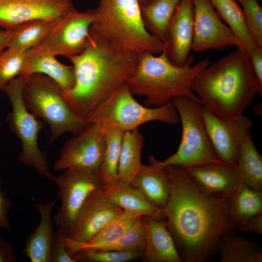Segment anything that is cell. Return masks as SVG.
<instances>
[{"label": "cell", "instance_id": "1", "mask_svg": "<svg viewBox=\"0 0 262 262\" xmlns=\"http://www.w3.org/2000/svg\"><path fill=\"white\" fill-rule=\"evenodd\" d=\"M164 168L169 194L163 210L177 249L183 262H205L222 237L236 230L229 215V198L205 193L180 166Z\"/></svg>", "mask_w": 262, "mask_h": 262}, {"label": "cell", "instance_id": "2", "mask_svg": "<svg viewBox=\"0 0 262 262\" xmlns=\"http://www.w3.org/2000/svg\"><path fill=\"white\" fill-rule=\"evenodd\" d=\"M139 55L119 49L91 27L84 49L67 57L72 64L75 83L63 91L73 112L85 118L134 72Z\"/></svg>", "mask_w": 262, "mask_h": 262}, {"label": "cell", "instance_id": "3", "mask_svg": "<svg viewBox=\"0 0 262 262\" xmlns=\"http://www.w3.org/2000/svg\"><path fill=\"white\" fill-rule=\"evenodd\" d=\"M192 90L202 106L227 123L240 119L255 95L262 96L243 48L209 64L195 78Z\"/></svg>", "mask_w": 262, "mask_h": 262}, {"label": "cell", "instance_id": "4", "mask_svg": "<svg viewBox=\"0 0 262 262\" xmlns=\"http://www.w3.org/2000/svg\"><path fill=\"white\" fill-rule=\"evenodd\" d=\"M180 66L171 63L162 52L159 55L150 53L139 55L136 68L126 82L131 93L146 97L145 104L149 107L162 106L175 97L187 96L200 102L193 92L196 76L209 64L204 59Z\"/></svg>", "mask_w": 262, "mask_h": 262}, {"label": "cell", "instance_id": "5", "mask_svg": "<svg viewBox=\"0 0 262 262\" xmlns=\"http://www.w3.org/2000/svg\"><path fill=\"white\" fill-rule=\"evenodd\" d=\"M91 28L114 47L137 55L159 54L164 43L143 22L138 0H98Z\"/></svg>", "mask_w": 262, "mask_h": 262}, {"label": "cell", "instance_id": "6", "mask_svg": "<svg viewBox=\"0 0 262 262\" xmlns=\"http://www.w3.org/2000/svg\"><path fill=\"white\" fill-rule=\"evenodd\" d=\"M22 98L28 110L49 124L51 133L49 143L66 132L77 134L89 124L85 118L73 112L63 89L45 75L33 73L27 77Z\"/></svg>", "mask_w": 262, "mask_h": 262}, {"label": "cell", "instance_id": "7", "mask_svg": "<svg viewBox=\"0 0 262 262\" xmlns=\"http://www.w3.org/2000/svg\"><path fill=\"white\" fill-rule=\"evenodd\" d=\"M125 83L98 105L85 118L88 123L99 124L102 129L118 128L124 132L138 129L144 123L159 121L177 124L180 118L172 101L155 108L139 103Z\"/></svg>", "mask_w": 262, "mask_h": 262}, {"label": "cell", "instance_id": "8", "mask_svg": "<svg viewBox=\"0 0 262 262\" xmlns=\"http://www.w3.org/2000/svg\"><path fill=\"white\" fill-rule=\"evenodd\" d=\"M171 101L181 122L180 144L177 151L164 161H158L150 156V163L160 168L176 165L183 168L224 163L218 158L207 135L200 113L202 104L185 96L174 98Z\"/></svg>", "mask_w": 262, "mask_h": 262}, {"label": "cell", "instance_id": "9", "mask_svg": "<svg viewBox=\"0 0 262 262\" xmlns=\"http://www.w3.org/2000/svg\"><path fill=\"white\" fill-rule=\"evenodd\" d=\"M27 77L21 74L14 78L3 90L12 106L6 121L11 131L18 138L21 144L18 161L33 167L39 174L52 180L54 176L49 170L46 154L39 148L37 142L42 122L28 110L22 98Z\"/></svg>", "mask_w": 262, "mask_h": 262}, {"label": "cell", "instance_id": "10", "mask_svg": "<svg viewBox=\"0 0 262 262\" xmlns=\"http://www.w3.org/2000/svg\"><path fill=\"white\" fill-rule=\"evenodd\" d=\"M53 181L58 186L61 204L53 217L61 233L68 236L89 196L102 186L98 175L66 169Z\"/></svg>", "mask_w": 262, "mask_h": 262}, {"label": "cell", "instance_id": "11", "mask_svg": "<svg viewBox=\"0 0 262 262\" xmlns=\"http://www.w3.org/2000/svg\"><path fill=\"white\" fill-rule=\"evenodd\" d=\"M95 9L79 12L75 8L60 17L47 35L32 49L67 58L84 49Z\"/></svg>", "mask_w": 262, "mask_h": 262}, {"label": "cell", "instance_id": "12", "mask_svg": "<svg viewBox=\"0 0 262 262\" xmlns=\"http://www.w3.org/2000/svg\"><path fill=\"white\" fill-rule=\"evenodd\" d=\"M105 146L103 129L97 123H89L76 136L65 142L54 163V170L69 169L98 176Z\"/></svg>", "mask_w": 262, "mask_h": 262}, {"label": "cell", "instance_id": "13", "mask_svg": "<svg viewBox=\"0 0 262 262\" xmlns=\"http://www.w3.org/2000/svg\"><path fill=\"white\" fill-rule=\"evenodd\" d=\"M192 2L194 31L192 50L200 52L231 46L242 48L233 31L221 20L209 0H192Z\"/></svg>", "mask_w": 262, "mask_h": 262}, {"label": "cell", "instance_id": "14", "mask_svg": "<svg viewBox=\"0 0 262 262\" xmlns=\"http://www.w3.org/2000/svg\"><path fill=\"white\" fill-rule=\"evenodd\" d=\"M123 212L102 194L100 189L95 191L86 201L70 234L62 236L66 248L87 243Z\"/></svg>", "mask_w": 262, "mask_h": 262}, {"label": "cell", "instance_id": "15", "mask_svg": "<svg viewBox=\"0 0 262 262\" xmlns=\"http://www.w3.org/2000/svg\"><path fill=\"white\" fill-rule=\"evenodd\" d=\"M71 0H0V28L13 30L32 20H55L74 9Z\"/></svg>", "mask_w": 262, "mask_h": 262}, {"label": "cell", "instance_id": "16", "mask_svg": "<svg viewBox=\"0 0 262 262\" xmlns=\"http://www.w3.org/2000/svg\"><path fill=\"white\" fill-rule=\"evenodd\" d=\"M192 0H181L169 23L163 52L173 64L180 66L193 63L190 54L194 38Z\"/></svg>", "mask_w": 262, "mask_h": 262}, {"label": "cell", "instance_id": "17", "mask_svg": "<svg viewBox=\"0 0 262 262\" xmlns=\"http://www.w3.org/2000/svg\"><path fill=\"white\" fill-rule=\"evenodd\" d=\"M228 123L238 140L236 166L241 181L251 188L262 190V157L250 131L253 126L252 120L243 115L240 119Z\"/></svg>", "mask_w": 262, "mask_h": 262}, {"label": "cell", "instance_id": "18", "mask_svg": "<svg viewBox=\"0 0 262 262\" xmlns=\"http://www.w3.org/2000/svg\"><path fill=\"white\" fill-rule=\"evenodd\" d=\"M183 169L199 188L216 197L229 198L241 182L236 165L207 164Z\"/></svg>", "mask_w": 262, "mask_h": 262}, {"label": "cell", "instance_id": "19", "mask_svg": "<svg viewBox=\"0 0 262 262\" xmlns=\"http://www.w3.org/2000/svg\"><path fill=\"white\" fill-rule=\"evenodd\" d=\"M146 245L143 260L145 262H182L165 220L142 216Z\"/></svg>", "mask_w": 262, "mask_h": 262}, {"label": "cell", "instance_id": "20", "mask_svg": "<svg viewBox=\"0 0 262 262\" xmlns=\"http://www.w3.org/2000/svg\"><path fill=\"white\" fill-rule=\"evenodd\" d=\"M32 199L40 215V221L27 238L23 254L31 262H51V248L53 238L52 213L56 205L53 200L45 203Z\"/></svg>", "mask_w": 262, "mask_h": 262}, {"label": "cell", "instance_id": "21", "mask_svg": "<svg viewBox=\"0 0 262 262\" xmlns=\"http://www.w3.org/2000/svg\"><path fill=\"white\" fill-rule=\"evenodd\" d=\"M200 113L210 142L218 158L224 163L236 165L239 146L232 128L203 106Z\"/></svg>", "mask_w": 262, "mask_h": 262}, {"label": "cell", "instance_id": "22", "mask_svg": "<svg viewBox=\"0 0 262 262\" xmlns=\"http://www.w3.org/2000/svg\"><path fill=\"white\" fill-rule=\"evenodd\" d=\"M100 192L125 211L157 219L165 218L163 209L152 205L136 189L119 180L102 185Z\"/></svg>", "mask_w": 262, "mask_h": 262}, {"label": "cell", "instance_id": "23", "mask_svg": "<svg viewBox=\"0 0 262 262\" xmlns=\"http://www.w3.org/2000/svg\"><path fill=\"white\" fill-rule=\"evenodd\" d=\"M153 206L163 209L169 194V181L165 168L150 163L142 164L130 183Z\"/></svg>", "mask_w": 262, "mask_h": 262}, {"label": "cell", "instance_id": "24", "mask_svg": "<svg viewBox=\"0 0 262 262\" xmlns=\"http://www.w3.org/2000/svg\"><path fill=\"white\" fill-rule=\"evenodd\" d=\"M33 73H40L49 77L63 91L70 89L75 83L72 66L60 63L55 56L31 49L22 74L28 76Z\"/></svg>", "mask_w": 262, "mask_h": 262}, {"label": "cell", "instance_id": "25", "mask_svg": "<svg viewBox=\"0 0 262 262\" xmlns=\"http://www.w3.org/2000/svg\"><path fill=\"white\" fill-rule=\"evenodd\" d=\"M144 138L138 129L124 132L118 166V180L130 184L142 164Z\"/></svg>", "mask_w": 262, "mask_h": 262}, {"label": "cell", "instance_id": "26", "mask_svg": "<svg viewBox=\"0 0 262 262\" xmlns=\"http://www.w3.org/2000/svg\"><path fill=\"white\" fill-rule=\"evenodd\" d=\"M181 0H154L141 6L143 22L147 30L164 43L169 23Z\"/></svg>", "mask_w": 262, "mask_h": 262}, {"label": "cell", "instance_id": "27", "mask_svg": "<svg viewBox=\"0 0 262 262\" xmlns=\"http://www.w3.org/2000/svg\"><path fill=\"white\" fill-rule=\"evenodd\" d=\"M262 214V190L242 181L229 198V215L233 224Z\"/></svg>", "mask_w": 262, "mask_h": 262}, {"label": "cell", "instance_id": "28", "mask_svg": "<svg viewBox=\"0 0 262 262\" xmlns=\"http://www.w3.org/2000/svg\"><path fill=\"white\" fill-rule=\"evenodd\" d=\"M209 0L219 17L233 31L242 48L248 52L259 46L247 29L242 8L236 0Z\"/></svg>", "mask_w": 262, "mask_h": 262}, {"label": "cell", "instance_id": "29", "mask_svg": "<svg viewBox=\"0 0 262 262\" xmlns=\"http://www.w3.org/2000/svg\"><path fill=\"white\" fill-rule=\"evenodd\" d=\"M140 216L142 215L123 210L120 215L107 224L87 243L72 246L67 249L73 256L82 250H97L117 239L134 224Z\"/></svg>", "mask_w": 262, "mask_h": 262}, {"label": "cell", "instance_id": "30", "mask_svg": "<svg viewBox=\"0 0 262 262\" xmlns=\"http://www.w3.org/2000/svg\"><path fill=\"white\" fill-rule=\"evenodd\" d=\"M220 262H262V252L251 242L240 236L228 234L218 245Z\"/></svg>", "mask_w": 262, "mask_h": 262}, {"label": "cell", "instance_id": "31", "mask_svg": "<svg viewBox=\"0 0 262 262\" xmlns=\"http://www.w3.org/2000/svg\"><path fill=\"white\" fill-rule=\"evenodd\" d=\"M58 19H35L19 25L13 30L7 48L20 51L34 48L49 33Z\"/></svg>", "mask_w": 262, "mask_h": 262}, {"label": "cell", "instance_id": "32", "mask_svg": "<svg viewBox=\"0 0 262 262\" xmlns=\"http://www.w3.org/2000/svg\"><path fill=\"white\" fill-rule=\"evenodd\" d=\"M102 128V127H101ZM105 149L98 172L102 185L118 180V166L124 131L116 128L103 129Z\"/></svg>", "mask_w": 262, "mask_h": 262}, {"label": "cell", "instance_id": "33", "mask_svg": "<svg viewBox=\"0 0 262 262\" xmlns=\"http://www.w3.org/2000/svg\"><path fill=\"white\" fill-rule=\"evenodd\" d=\"M30 50L20 51L6 48L0 53V90H3L10 81L23 73Z\"/></svg>", "mask_w": 262, "mask_h": 262}, {"label": "cell", "instance_id": "34", "mask_svg": "<svg viewBox=\"0 0 262 262\" xmlns=\"http://www.w3.org/2000/svg\"><path fill=\"white\" fill-rule=\"evenodd\" d=\"M145 245L142 216H140L134 224L117 239L97 250H144Z\"/></svg>", "mask_w": 262, "mask_h": 262}, {"label": "cell", "instance_id": "35", "mask_svg": "<svg viewBox=\"0 0 262 262\" xmlns=\"http://www.w3.org/2000/svg\"><path fill=\"white\" fill-rule=\"evenodd\" d=\"M142 250H82L74 256L78 261L91 262H128L142 256Z\"/></svg>", "mask_w": 262, "mask_h": 262}, {"label": "cell", "instance_id": "36", "mask_svg": "<svg viewBox=\"0 0 262 262\" xmlns=\"http://www.w3.org/2000/svg\"><path fill=\"white\" fill-rule=\"evenodd\" d=\"M242 7L247 29L258 45L262 47V8L258 0H236Z\"/></svg>", "mask_w": 262, "mask_h": 262}, {"label": "cell", "instance_id": "37", "mask_svg": "<svg viewBox=\"0 0 262 262\" xmlns=\"http://www.w3.org/2000/svg\"><path fill=\"white\" fill-rule=\"evenodd\" d=\"M77 259L68 251L62 238V234L57 228L54 232L51 248V262H76Z\"/></svg>", "mask_w": 262, "mask_h": 262}, {"label": "cell", "instance_id": "38", "mask_svg": "<svg viewBox=\"0 0 262 262\" xmlns=\"http://www.w3.org/2000/svg\"><path fill=\"white\" fill-rule=\"evenodd\" d=\"M235 230L262 234V214L234 224Z\"/></svg>", "mask_w": 262, "mask_h": 262}, {"label": "cell", "instance_id": "39", "mask_svg": "<svg viewBox=\"0 0 262 262\" xmlns=\"http://www.w3.org/2000/svg\"><path fill=\"white\" fill-rule=\"evenodd\" d=\"M1 181L0 178V228L5 230L11 229L8 213L12 207V201L1 189Z\"/></svg>", "mask_w": 262, "mask_h": 262}, {"label": "cell", "instance_id": "40", "mask_svg": "<svg viewBox=\"0 0 262 262\" xmlns=\"http://www.w3.org/2000/svg\"><path fill=\"white\" fill-rule=\"evenodd\" d=\"M254 76L262 89V47H257L248 52Z\"/></svg>", "mask_w": 262, "mask_h": 262}, {"label": "cell", "instance_id": "41", "mask_svg": "<svg viewBox=\"0 0 262 262\" xmlns=\"http://www.w3.org/2000/svg\"><path fill=\"white\" fill-rule=\"evenodd\" d=\"M16 261V256L12 245L0 236V262H15Z\"/></svg>", "mask_w": 262, "mask_h": 262}, {"label": "cell", "instance_id": "42", "mask_svg": "<svg viewBox=\"0 0 262 262\" xmlns=\"http://www.w3.org/2000/svg\"><path fill=\"white\" fill-rule=\"evenodd\" d=\"M13 33V30H2L0 31V53L7 47Z\"/></svg>", "mask_w": 262, "mask_h": 262}, {"label": "cell", "instance_id": "43", "mask_svg": "<svg viewBox=\"0 0 262 262\" xmlns=\"http://www.w3.org/2000/svg\"><path fill=\"white\" fill-rule=\"evenodd\" d=\"M138 0L140 3L141 6H143V5H145L150 3L154 0Z\"/></svg>", "mask_w": 262, "mask_h": 262}, {"label": "cell", "instance_id": "44", "mask_svg": "<svg viewBox=\"0 0 262 262\" xmlns=\"http://www.w3.org/2000/svg\"><path fill=\"white\" fill-rule=\"evenodd\" d=\"M2 30H3V29H1V28H0V31H1Z\"/></svg>", "mask_w": 262, "mask_h": 262}]
</instances>
